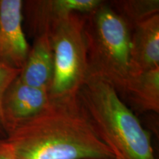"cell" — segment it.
Instances as JSON below:
<instances>
[{
	"mask_svg": "<svg viewBox=\"0 0 159 159\" xmlns=\"http://www.w3.org/2000/svg\"><path fill=\"white\" fill-rule=\"evenodd\" d=\"M50 101L47 89L30 86L19 77L14 80L6 89L2 100V119L6 136L41 113Z\"/></svg>",
	"mask_w": 159,
	"mask_h": 159,
	"instance_id": "cell-6",
	"label": "cell"
},
{
	"mask_svg": "<svg viewBox=\"0 0 159 159\" xmlns=\"http://www.w3.org/2000/svg\"><path fill=\"white\" fill-rule=\"evenodd\" d=\"M0 159H17L2 139H0Z\"/></svg>",
	"mask_w": 159,
	"mask_h": 159,
	"instance_id": "cell-13",
	"label": "cell"
},
{
	"mask_svg": "<svg viewBox=\"0 0 159 159\" xmlns=\"http://www.w3.org/2000/svg\"><path fill=\"white\" fill-rule=\"evenodd\" d=\"M3 142L17 159H116L75 97L51 99Z\"/></svg>",
	"mask_w": 159,
	"mask_h": 159,
	"instance_id": "cell-1",
	"label": "cell"
},
{
	"mask_svg": "<svg viewBox=\"0 0 159 159\" xmlns=\"http://www.w3.org/2000/svg\"><path fill=\"white\" fill-rule=\"evenodd\" d=\"M53 72L54 62L50 40L48 33H43L35 38L18 77L30 86L49 90Z\"/></svg>",
	"mask_w": 159,
	"mask_h": 159,
	"instance_id": "cell-9",
	"label": "cell"
},
{
	"mask_svg": "<svg viewBox=\"0 0 159 159\" xmlns=\"http://www.w3.org/2000/svg\"><path fill=\"white\" fill-rule=\"evenodd\" d=\"M47 33L54 62L50 99L75 97L89 77L85 15L71 14L53 25Z\"/></svg>",
	"mask_w": 159,
	"mask_h": 159,
	"instance_id": "cell-4",
	"label": "cell"
},
{
	"mask_svg": "<svg viewBox=\"0 0 159 159\" xmlns=\"http://www.w3.org/2000/svg\"><path fill=\"white\" fill-rule=\"evenodd\" d=\"M80 106L116 159H156L150 132L114 87L89 77L77 94Z\"/></svg>",
	"mask_w": 159,
	"mask_h": 159,
	"instance_id": "cell-2",
	"label": "cell"
},
{
	"mask_svg": "<svg viewBox=\"0 0 159 159\" xmlns=\"http://www.w3.org/2000/svg\"><path fill=\"white\" fill-rule=\"evenodd\" d=\"M131 33L125 20L105 3L85 15L89 77L109 83L118 94L130 77Z\"/></svg>",
	"mask_w": 159,
	"mask_h": 159,
	"instance_id": "cell-3",
	"label": "cell"
},
{
	"mask_svg": "<svg viewBox=\"0 0 159 159\" xmlns=\"http://www.w3.org/2000/svg\"><path fill=\"white\" fill-rule=\"evenodd\" d=\"M21 0H0V63L21 70L30 48L23 30Z\"/></svg>",
	"mask_w": 159,
	"mask_h": 159,
	"instance_id": "cell-5",
	"label": "cell"
},
{
	"mask_svg": "<svg viewBox=\"0 0 159 159\" xmlns=\"http://www.w3.org/2000/svg\"><path fill=\"white\" fill-rule=\"evenodd\" d=\"M116 12L130 27L149 18L158 14V0H127L116 1Z\"/></svg>",
	"mask_w": 159,
	"mask_h": 159,
	"instance_id": "cell-11",
	"label": "cell"
},
{
	"mask_svg": "<svg viewBox=\"0 0 159 159\" xmlns=\"http://www.w3.org/2000/svg\"><path fill=\"white\" fill-rule=\"evenodd\" d=\"M159 68V14L134 27L131 33L130 75Z\"/></svg>",
	"mask_w": 159,
	"mask_h": 159,
	"instance_id": "cell-8",
	"label": "cell"
},
{
	"mask_svg": "<svg viewBox=\"0 0 159 159\" xmlns=\"http://www.w3.org/2000/svg\"><path fill=\"white\" fill-rule=\"evenodd\" d=\"M102 3L101 0L27 1L23 3V9H26L32 30L38 36L70 15L89 14Z\"/></svg>",
	"mask_w": 159,
	"mask_h": 159,
	"instance_id": "cell-7",
	"label": "cell"
},
{
	"mask_svg": "<svg viewBox=\"0 0 159 159\" xmlns=\"http://www.w3.org/2000/svg\"><path fill=\"white\" fill-rule=\"evenodd\" d=\"M119 96L138 113L159 112V68L130 75Z\"/></svg>",
	"mask_w": 159,
	"mask_h": 159,
	"instance_id": "cell-10",
	"label": "cell"
},
{
	"mask_svg": "<svg viewBox=\"0 0 159 159\" xmlns=\"http://www.w3.org/2000/svg\"><path fill=\"white\" fill-rule=\"evenodd\" d=\"M21 70L10 68L0 63V139L5 138L6 135L3 128L2 119V100L6 89L14 80L19 77Z\"/></svg>",
	"mask_w": 159,
	"mask_h": 159,
	"instance_id": "cell-12",
	"label": "cell"
}]
</instances>
